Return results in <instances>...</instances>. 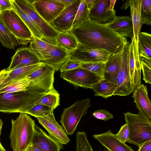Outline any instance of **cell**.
I'll return each mask as SVG.
<instances>
[{
	"label": "cell",
	"mask_w": 151,
	"mask_h": 151,
	"mask_svg": "<svg viewBox=\"0 0 151 151\" xmlns=\"http://www.w3.org/2000/svg\"><path fill=\"white\" fill-rule=\"evenodd\" d=\"M79 43L87 47L102 49L112 54L121 51L127 41L108 25L101 24L89 20L72 28L70 32Z\"/></svg>",
	"instance_id": "obj_1"
},
{
	"label": "cell",
	"mask_w": 151,
	"mask_h": 151,
	"mask_svg": "<svg viewBox=\"0 0 151 151\" xmlns=\"http://www.w3.org/2000/svg\"><path fill=\"white\" fill-rule=\"evenodd\" d=\"M35 125V121L24 112L20 113L16 119L12 120L9 138L13 151H26L32 144Z\"/></svg>",
	"instance_id": "obj_2"
},
{
	"label": "cell",
	"mask_w": 151,
	"mask_h": 151,
	"mask_svg": "<svg viewBox=\"0 0 151 151\" xmlns=\"http://www.w3.org/2000/svg\"><path fill=\"white\" fill-rule=\"evenodd\" d=\"M129 130V143L138 147L143 143L151 141V120L139 110L134 114L129 111L124 113Z\"/></svg>",
	"instance_id": "obj_3"
},
{
	"label": "cell",
	"mask_w": 151,
	"mask_h": 151,
	"mask_svg": "<svg viewBox=\"0 0 151 151\" xmlns=\"http://www.w3.org/2000/svg\"><path fill=\"white\" fill-rule=\"evenodd\" d=\"M43 95H36L27 91L0 93V111L9 113L24 112Z\"/></svg>",
	"instance_id": "obj_4"
},
{
	"label": "cell",
	"mask_w": 151,
	"mask_h": 151,
	"mask_svg": "<svg viewBox=\"0 0 151 151\" xmlns=\"http://www.w3.org/2000/svg\"><path fill=\"white\" fill-rule=\"evenodd\" d=\"M55 71L52 67L45 63L28 76L30 83L27 91L39 95L58 92L53 86Z\"/></svg>",
	"instance_id": "obj_5"
},
{
	"label": "cell",
	"mask_w": 151,
	"mask_h": 151,
	"mask_svg": "<svg viewBox=\"0 0 151 151\" xmlns=\"http://www.w3.org/2000/svg\"><path fill=\"white\" fill-rule=\"evenodd\" d=\"M91 106L90 99L86 98L77 101L64 109L59 121L67 134H73L81 118L87 114Z\"/></svg>",
	"instance_id": "obj_6"
},
{
	"label": "cell",
	"mask_w": 151,
	"mask_h": 151,
	"mask_svg": "<svg viewBox=\"0 0 151 151\" xmlns=\"http://www.w3.org/2000/svg\"><path fill=\"white\" fill-rule=\"evenodd\" d=\"M0 19L19 45H27L33 39L30 30L13 9L1 11Z\"/></svg>",
	"instance_id": "obj_7"
},
{
	"label": "cell",
	"mask_w": 151,
	"mask_h": 151,
	"mask_svg": "<svg viewBox=\"0 0 151 151\" xmlns=\"http://www.w3.org/2000/svg\"><path fill=\"white\" fill-rule=\"evenodd\" d=\"M129 43L127 41L123 45L121 52V63L116 81V88L113 96L129 95L133 91L129 67Z\"/></svg>",
	"instance_id": "obj_8"
},
{
	"label": "cell",
	"mask_w": 151,
	"mask_h": 151,
	"mask_svg": "<svg viewBox=\"0 0 151 151\" xmlns=\"http://www.w3.org/2000/svg\"><path fill=\"white\" fill-rule=\"evenodd\" d=\"M17 5L34 21L40 29L44 41L56 45L55 38L59 33L47 23L37 12L32 3L27 0H14Z\"/></svg>",
	"instance_id": "obj_9"
},
{
	"label": "cell",
	"mask_w": 151,
	"mask_h": 151,
	"mask_svg": "<svg viewBox=\"0 0 151 151\" xmlns=\"http://www.w3.org/2000/svg\"><path fill=\"white\" fill-rule=\"evenodd\" d=\"M60 77L74 85L91 89L92 85L104 79L95 73L81 67L61 72Z\"/></svg>",
	"instance_id": "obj_10"
},
{
	"label": "cell",
	"mask_w": 151,
	"mask_h": 151,
	"mask_svg": "<svg viewBox=\"0 0 151 151\" xmlns=\"http://www.w3.org/2000/svg\"><path fill=\"white\" fill-rule=\"evenodd\" d=\"M112 55L107 51L83 46L79 43L78 48L70 53V59L82 63H106Z\"/></svg>",
	"instance_id": "obj_11"
},
{
	"label": "cell",
	"mask_w": 151,
	"mask_h": 151,
	"mask_svg": "<svg viewBox=\"0 0 151 151\" xmlns=\"http://www.w3.org/2000/svg\"><path fill=\"white\" fill-rule=\"evenodd\" d=\"M81 0H76L65 8L59 15L50 24L59 32H69L72 25Z\"/></svg>",
	"instance_id": "obj_12"
},
{
	"label": "cell",
	"mask_w": 151,
	"mask_h": 151,
	"mask_svg": "<svg viewBox=\"0 0 151 151\" xmlns=\"http://www.w3.org/2000/svg\"><path fill=\"white\" fill-rule=\"evenodd\" d=\"M32 3L37 12L49 24L65 8L64 4L57 0H33Z\"/></svg>",
	"instance_id": "obj_13"
},
{
	"label": "cell",
	"mask_w": 151,
	"mask_h": 151,
	"mask_svg": "<svg viewBox=\"0 0 151 151\" xmlns=\"http://www.w3.org/2000/svg\"><path fill=\"white\" fill-rule=\"evenodd\" d=\"M110 0H98L89 11L90 20L98 24L108 25L116 17V10L110 11Z\"/></svg>",
	"instance_id": "obj_14"
},
{
	"label": "cell",
	"mask_w": 151,
	"mask_h": 151,
	"mask_svg": "<svg viewBox=\"0 0 151 151\" xmlns=\"http://www.w3.org/2000/svg\"><path fill=\"white\" fill-rule=\"evenodd\" d=\"M39 122L47 131L49 136L62 145H66L70 139L63 128L56 121L53 112L47 116L36 118Z\"/></svg>",
	"instance_id": "obj_15"
},
{
	"label": "cell",
	"mask_w": 151,
	"mask_h": 151,
	"mask_svg": "<svg viewBox=\"0 0 151 151\" xmlns=\"http://www.w3.org/2000/svg\"><path fill=\"white\" fill-rule=\"evenodd\" d=\"M41 62L37 55L30 48H19L12 57L10 64L6 70L9 71Z\"/></svg>",
	"instance_id": "obj_16"
},
{
	"label": "cell",
	"mask_w": 151,
	"mask_h": 151,
	"mask_svg": "<svg viewBox=\"0 0 151 151\" xmlns=\"http://www.w3.org/2000/svg\"><path fill=\"white\" fill-rule=\"evenodd\" d=\"M40 61L60 70L62 65L70 58V53L57 45L53 48L36 54Z\"/></svg>",
	"instance_id": "obj_17"
},
{
	"label": "cell",
	"mask_w": 151,
	"mask_h": 151,
	"mask_svg": "<svg viewBox=\"0 0 151 151\" xmlns=\"http://www.w3.org/2000/svg\"><path fill=\"white\" fill-rule=\"evenodd\" d=\"M142 0H130V15L133 29V38L135 48V61L140 63L138 52V42L140 30L143 24L140 15Z\"/></svg>",
	"instance_id": "obj_18"
},
{
	"label": "cell",
	"mask_w": 151,
	"mask_h": 151,
	"mask_svg": "<svg viewBox=\"0 0 151 151\" xmlns=\"http://www.w3.org/2000/svg\"><path fill=\"white\" fill-rule=\"evenodd\" d=\"M93 137L110 151H135L130 146L119 140L111 130L101 134H94Z\"/></svg>",
	"instance_id": "obj_19"
},
{
	"label": "cell",
	"mask_w": 151,
	"mask_h": 151,
	"mask_svg": "<svg viewBox=\"0 0 151 151\" xmlns=\"http://www.w3.org/2000/svg\"><path fill=\"white\" fill-rule=\"evenodd\" d=\"M31 144L38 147L43 151H60L63 147V145L53 139L36 125Z\"/></svg>",
	"instance_id": "obj_20"
},
{
	"label": "cell",
	"mask_w": 151,
	"mask_h": 151,
	"mask_svg": "<svg viewBox=\"0 0 151 151\" xmlns=\"http://www.w3.org/2000/svg\"><path fill=\"white\" fill-rule=\"evenodd\" d=\"M133 91L132 97L134 98L137 108L151 120V102L148 96L146 86L141 84Z\"/></svg>",
	"instance_id": "obj_21"
},
{
	"label": "cell",
	"mask_w": 151,
	"mask_h": 151,
	"mask_svg": "<svg viewBox=\"0 0 151 151\" xmlns=\"http://www.w3.org/2000/svg\"><path fill=\"white\" fill-rule=\"evenodd\" d=\"M45 63H40L8 71L5 69L0 71V85L12 82L28 76Z\"/></svg>",
	"instance_id": "obj_22"
},
{
	"label": "cell",
	"mask_w": 151,
	"mask_h": 151,
	"mask_svg": "<svg viewBox=\"0 0 151 151\" xmlns=\"http://www.w3.org/2000/svg\"><path fill=\"white\" fill-rule=\"evenodd\" d=\"M135 48L134 41L132 40L129 50V67L130 77L133 91L141 84V68L140 64L135 61Z\"/></svg>",
	"instance_id": "obj_23"
},
{
	"label": "cell",
	"mask_w": 151,
	"mask_h": 151,
	"mask_svg": "<svg viewBox=\"0 0 151 151\" xmlns=\"http://www.w3.org/2000/svg\"><path fill=\"white\" fill-rule=\"evenodd\" d=\"M120 36L128 37L132 40L133 38V29L132 20L131 17L116 16L115 20L108 25Z\"/></svg>",
	"instance_id": "obj_24"
},
{
	"label": "cell",
	"mask_w": 151,
	"mask_h": 151,
	"mask_svg": "<svg viewBox=\"0 0 151 151\" xmlns=\"http://www.w3.org/2000/svg\"><path fill=\"white\" fill-rule=\"evenodd\" d=\"M121 52L110 55L105 63L104 71V79L115 83L120 67Z\"/></svg>",
	"instance_id": "obj_25"
},
{
	"label": "cell",
	"mask_w": 151,
	"mask_h": 151,
	"mask_svg": "<svg viewBox=\"0 0 151 151\" xmlns=\"http://www.w3.org/2000/svg\"><path fill=\"white\" fill-rule=\"evenodd\" d=\"M56 45L63 48L69 53L78 48L79 42L71 32H59L55 38Z\"/></svg>",
	"instance_id": "obj_26"
},
{
	"label": "cell",
	"mask_w": 151,
	"mask_h": 151,
	"mask_svg": "<svg viewBox=\"0 0 151 151\" xmlns=\"http://www.w3.org/2000/svg\"><path fill=\"white\" fill-rule=\"evenodd\" d=\"M10 1L13 10L29 29L33 38H37L44 41V38L40 29L32 19L20 8L14 0H10Z\"/></svg>",
	"instance_id": "obj_27"
},
{
	"label": "cell",
	"mask_w": 151,
	"mask_h": 151,
	"mask_svg": "<svg viewBox=\"0 0 151 151\" xmlns=\"http://www.w3.org/2000/svg\"><path fill=\"white\" fill-rule=\"evenodd\" d=\"M138 52L139 61L151 60V35L140 32L138 42Z\"/></svg>",
	"instance_id": "obj_28"
},
{
	"label": "cell",
	"mask_w": 151,
	"mask_h": 151,
	"mask_svg": "<svg viewBox=\"0 0 151 151\" xmlns=\"http://www.w3.org/2000/svg\"><path fill=\"white\" fill-rule=\"evenodd\" d=\"M29 78L26 76L20 79L0 85V93L27 91L30 83Z\"/></svg>",
	"instance_id": "obj_29"
},
{
	"label": "cell",
	"mask_w": 151,
	"mask_h": 151,
	"mask_svg": "<svg viewBox=\"0 0 151 151\" xmlns=\"http://www.w3.org/2000/svg\"><path fill=\"white\" fill-rule=\"evenodd\" d=\"M116 88L115 83L103 79L92 85L95 96H101L106 99L113 96Z\"/></svg>",
	"instance_id": "obj_30"
},
{
	"label": "cell",
	"mask_w": 151,
	"mask_h": 151,
	"mask_svg": "<svg viewBox=\"0 0 151 151\" xmlns=\"http://www.w3.org/2000/svg\"><path fill=\"white\" fill-rule=\"evenodd\" d=\"M0 42L4 47L9 49H14L19 45L16 38L0 19Z\"/></svg>",
	"instance_id": "obj_31"
},
{
	"label": "cell",
	"mask_w": 151,
	"mask_h": 151,
	"mask_svg": "<svg viewBox=\"0 0 151 151\" xmlns=\"http://www.w3.org/2000/svg\"><path fill=\"white\" fill-rule=\"evenodd\" d=\"M60 94L58 92H50L43 94L34 104L45 105L54 110L60 105Z\"/></svg>",
	"instance_id": "obj_32"
},
{
	"label": "cell",
	"mask_w": 151,
	"mask_h": 151,
	"mask_svg": "<svg viewBox=\"0 0 151 151\" xmlns=\"http://www.w3.org/2000/svg\"><path fill=\"white\" fill-rule=\"evenodd\" d=\"M89 20V11L85 0H81L72 25V29Z\"/></svg>",
	"instance_id": "obj_33"
},
{
	"label": "cell",
	"mask_w": 151,
	"mask_h": 151,
	"mask_svg": "<svg viewBox=\"0 0 151 151\" xmlns=\"http://www.w3.org/2000/svg\"><path fill=\"white\" fill-rule=\"evenodd\" d=\"M53 110L51 107L45 105L34 104L26 109L24 112L37 118L47 116L53 112Z\"/></svg>",
	"instance_id": "obj_34"
},
{
	"label": "cell",
	"mask_w": 151,
	"mask_h": 151,
	"mask_svg": "<svg viewBox=\"0 0 151 151\" xmlns=\"http://www.w3.org/2000/svg\"><path fill=\"white\" fill-rule=\"evenodd\" d=\"M30 43V48L36 55L52 49L56 46L35 37Z\"/></svg>",
	"instance_id": "obj_35"
},
{
	"label": "cell",
	"mask_w": 151,
	"mask_h": 151,
	"mask_svg": "<svg viewBox=\"0 0 151 151\" xmlns=\"http://www.w3.org/2000/svg\"><path fill=\"white\" fill-rule=\"evenodd\" d=\"M76 151H93L86 133L79 131L76 134Z\"/></svg>",
	"instance_id": "obj_36"
},
{
	"label": "cell",
	"mask_w": 151,
	"mask_h": 151,
	"mask_svg": "<svg viewBox=\"0 0 151 151\" xmlns=\"http://www.w3.org/2000/svg\"><path fill=\"white\" fill-rule=\"evenodd\" d=\"M151 0H142L140 15L143 24L151 25Z\"/></svg>",
	"instance_id": "obj_37"
},
{
	"label": "cell",
	"mask_w": 151,
	"mask_h": 151,
	"mask_svg": "<svg viewBox=\"0 0 151 151\" xmlns=\"http://www.w3.org/2000/svg\"><path fill=\"white\" fill-rule=\"evenodd\" d=\"M105 63L103 62L82 63L81 62L80 67L87 69L104 78V71Z\"/></svg>",
	"instance_id": "obj_38"
},
{
	"label": "cell",
	"mask_w": 151,
	"mask_h": 151,
	"mask_svg": "<svg viewBox=\"0 0 151 151\" xmlns=\"http://www.w3.org/2000/svg\"><path fill=\"white\" fill-rule=\"evenodd\" d=\"M141 69L142 70L143 80L146 83L151 84V61H140Z\"/></svg>",
	"instance_id": "obj_39"
},
{
	"label": "cell",
	"mask_w": 151,
	"mask_h": 151,
	"mask_svg": "<svg viewBox=\"0 0 151 151\" xmlns=\"http://www.w3.org/2000/svg\"><path fill=\"white\" fill-rule=\"evenodd\" d=\"M129 135V130L128 125L125 123L122 125L119 131L116 134L117 138L122 142H128Z\"/></svg>",
	"instance_id": "obj_40"
},
{
	"label": "cell",
	"mask_w": 151,
	"mask_h": 151,
	"mask_svg": "<svg viewBox=\"0 0 151 151\" xmlns=\"http://www.w3.org/2000/svg\"><path fill=\"white\" fill-rule=\"evenodd\" d=\"M81 62L69 59L61 66L60 70L62 72L73 70L80 67Z\"/></svg>",
	"instance_id": "obj_41"
},
{
	"label": "cell",
	"mask_w": 151,
	"mask_h": 151,
	"mask_svg": "<svg viewBox=\"0 0 151 151\" xmlns=\"http://www.w3.org/2000/svg\"><path fill=\"white\" fill-rule=\"evenodd\" d=\"M92 116L95 118L104 121H107L113 118V115L105 109L96 110L94 111Z\"/></svg>",
	"instance_id": "obj_42"
},
{
	"label": "cell",
	"mask_w": 151,
	"mask_h": 151,
	"mask_svg": "<svg viewBox=\"0 0 151 151\" xmlns=\"http://www.w3.org/2000/svg\"><path fill=\"white\" fill-rule=\"evenodd\" d=\"M0 9L1 11L13 9L10 0H0Z\"/></svg>",
	"instance_id": "obj_43"
},
{
	"label": "cell",
	"mask_w": 151,
	"mask_h": 151,
	"mask_svg": "<svg viewBox=\"0 0 151 151\" xmlns=\"http://www.w3.org/2000/svg\"><path fill=\"white\" fill-rule=\"evenodd\" d=\"M138 147L137 151H151V141L143 143Z\"/></svg>",
	"instance_id": "obj_44"
},
{
	"label": "cell",
	"mask_w": 151,
	"mask_h": 151,
	"mask_svg": "<svg viewBox=\"0 0 151 151\" xmlns=\"http://www.w3.org/2000/svg\"><path fill=\"white\" fill-rule=\"evenodd\" d=\"M98 0H85L88 8L90 11L93 7Z\"/></svg>",
	"instance_id": "obj_45"
},
{
	"label": "cell",
	"mask_w": 151,
	"mask_h": 151,
	"mask_svg": "<svg viewBox=\"0 0 151 151\" xmlns=\"http://www.w3.org/2000/svg\"><path fill=\"white\" fill-rule=\"evenodd\" d=\"M58 1L62 3L65 6V8L71 5L76 0H57Z\"/></svg>",
	"instance_id": "obj_46"
},
{
	"label": "cell",
	"mask_w": 151,
	"mask_h": 151,
	"mask_svg": "<svg viewBox=\"0 0 151 151\" xmlns=\"http://www.w3.org/2000/svg\"><path fill=\"white\" fill-rule=\"evenodd\" d=\"M25 151H43L38 147L31 144Z\"/></svg>",
	"instance_id": "obj_47"
},
{
	"label": "cell",
	"mask_w": 151,
	"mask_h": 151,
	"mask_svg": "<svg viewBox=\"0 0 151 151\" xmlns=\"http://www.w3.org/2000/svg\"><path fill=\"white\" fill-rule=\"evenodd\" d=\"M116 1V0H110V5L109 8V11H114V6Z\"/></svg>",
	"instance_id": "obj_48"
},
{
	"label": "cell",
	"mask_w": 151,
	"mask_h": 151,
	"mask_svg": "<svg viewBox=\"0 0 151 151\" xmlns=\"http://www.w3.org/2000/svg\"><path fill=\"white\" fill-rule=\"evenodd\" d=\"M129 6H130V0H127L121 6V9H124L126 10Z\"/></svg>",
	"instance_id": "obj_49"
},
{
	"label": "cell",
	"mask_w": 151,
	"mask_h": 151,
	"mask_svg": "<svg viewBox=\"0 0 151 151\" xmlns=\"http://www.w3.org/2000/svg\"><path fill=\"white\" fill-rule=\"evenodd\" d=\"M3 124V122L2 120L0 118V137L1 134V130L2 128V126Z\"/></svg>",
	"instance_id": "obj_50"
},
{
	"label": "cell",
	"mask_w": 151,
	"mask_h": 151,
	"mask_svg": "<svg viewBox=\"0 0 151 151\" xmlns=\"http://www.w3.org/2000/svg\"><path fill=\"white\" fill-rule=\"evenodd\" d=\"M0 151H6L5 149L3 147V146L1 144L0 142Z\"/></svg>",
	"instance_id": "obj_51"
},
{
	"label": "cell",
	"mask_w": 151,
	"mask_h": 151,
	"mask_svg": "<svg viewBox=\"0 0 151 151\" xmlns=\"http://www.w3.org/2000/svg\"><path fill=\"white\" fill-rule=\"evenodd\" d=\"M1 10L0 9V15L1 14Z\"/></svg>",
	"instance_id": "obj_52"
},
{
	"label": "cell",
	"mask_w": 151,
	"mask_h": 151,
	"mask_svg": "<svg viewBox=\"0 0 151 151\" xmlns=\"http://www.w3.org/2000/svg\"><path fill=\"white\" fill-rule=\"evenodd\" d=\"M109 151V150H104V151Z\"/></svg>",
	"instance_id": "obj_53"
}]
</instances>
